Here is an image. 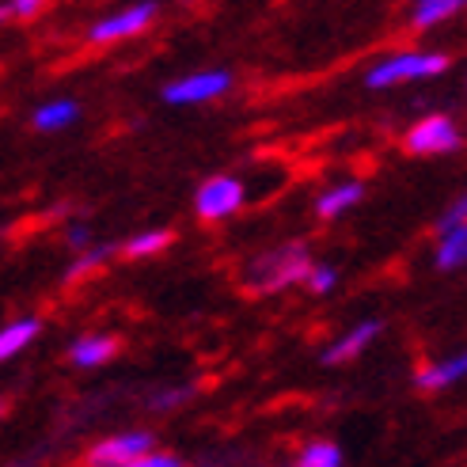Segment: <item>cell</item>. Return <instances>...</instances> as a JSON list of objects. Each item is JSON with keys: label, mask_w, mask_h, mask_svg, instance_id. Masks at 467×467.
Returning a JSON list of instances; mask_svg holds the SVG:
<instances>
[{"label": "cell", "mask_w": 467, "mask_h": 467, "mask_svg": "<svg viewBox=\"0 0 467 467\" xmlns=\"http://www.w3.org/2000/svg\"><path fill=\"white\" fill-rule=\"evenodd\" d=\"M312 270V259H308V247L305 244H289V247H277V251H266L259 259L251 263L247 270V289L251 293H277L285 285H300Z\"/></svg>", "instance_id": "6da1fadb"}, {"label": "cell", "mask_w": 467, "mask_h": 467, "mask_svg": "<svg viewBox=\"0 0 467 467\" xmlns=\"http://www.w3.org/2000/svg\"><path fill=\"white\" fill-rule=\"evenodd\" d=\"M449 68L445 54H391L384 61L372 65L368 73V88H391V84H407V80H426V77H441Z\"/></svg>", "instance_id": "7a4b0ae2"}, {"label": "cell", "mask_w": 467, "mask_h": 467, "mask_svg": "<svg viewBox=\"0 0 467 467\" xmlns=\"http://www.w3.org/2000/svg\"><path fill=\"white\" fill-rule=\"evenodd\" d=\"M460 141L463 137L449 114H430V119L414 122L407 130V152L414 156H445V152H456Z\"/></svg>", "instance_id": "3957f363"}, {"label": "cell", "mask_w": 467, "mask_h": 467, "mask_svg": "<svg viewBox=\"0 0 467 467\" xmlns=\"http://www.w3.org/2000/svg\"><path fill=\"white\" fill-rule=\"evenodd\" d=\"M244 182L240 179H232V175H213V179H205L198 186V194H194V209H198V217L202 221H224L232 217L236 209L244 205Z\"/></svg>", "instance_id": "277c9868"}, {"label": "cell", "mask_w": 467, "mask_h": 467, "mask_svg": "<svg viewBox=\"0 0 467 467\" xmlns=\"http://www.w3.org/2000/svg\"><path fill=\"white\" fill-rule=\"evenodd\" d=\"M228 88H232V73H224V68H202V73L171 80L163 88V99L175 107H191V103H209V99L224 96Z\"/></svg>", "instance_id": "5b68a950"}, {"label": "cell", "mask_w": 467, "mask_h": 467, "mask_svg": "<svg viewBox=\"0 0 467 467\" xmlns=\"http://www.w3.org/2000/svg\"><path fill=\"white\" fill-rule=\"evenodd\" d=\"M152 452V433H119V437H103L99 445H91L84 456V467H126L133 460H141Z\"/></svg>", "instance_id": "8992f818"}, {"label": "cell", "mask_w": 467, "mask_h": 467, "mask_svg": "<svg viewBox=\"0 0 467 467\" xmlns=\"http://www.w3.org/2000/svg\"><path fill=\"white\" fill-rule=\"evenodd\" d=\"M152 19H156V5H133V8H126V12H114V16L99 19L96 27L88 31V42H96V46H110V42L133 38V35H141Z\"/></svg>", "instance_id": "52a82bcc"}, {"label": "cell", "mask_w": 467, "mask_h": 467, "mask_svg": "<svg viewBox=\"0 0 467 467\" xmlns=\"http://www.w3.org/2000/svg\"><path fill=\"white\" fill-rule=\"evenodd\" d=\"M377 335H380V323H377V319H365V323H358L349 335H342L335 346H327V349H323V365H342V361H354V358H358L361 349H365L372 338H377Z\"/></svg>", "instance_id": "ba28073f"}, {"label": "cell", "mask_w": 467, "mask_h": 467, "mask_svg": "<svg viewBox=\"0 0 467 467\" xmlns=\"http://www.w3.org/2000/svg\"><path fill=\"white\" fill-rule=\"evenodd\" d=\"M467 377V354H456L449 361H437V365H426L418 368V388L422 391H441V388H452Z\"/></svg>", "instance_id": "9c48e42d"}, {"label": "cell", "mask_w": 467, "mask_h": 467, "mask_svg": "<svg viewBox=\"0 0 467 467\" xmlns=\"http://www.w3.org/2000/svg\"><path fill=\"white\" fill-rule=\"evenodd\" d=\"M114 354H119V338H110V335H88V338H77L73 349H68V358H73V365H80V368L107 365Z\"/></svg>", "instance_id": "30bf717a"}, {"label": "cell", "mask_w": 467, "mask_h": 467, "mask_svg": "<svg viewBox=\"0 0 467 467\" xmlns=\"http://www.w3.org/2000/svg\"><path fill=\"white\" fill-rule=\"evenodd\" d=\"M361 194H365V186H361V182H342V186H331L327 194H319V198H316V213H319L323 221H335L338 213H346L349 205H358V202H361Z\"/></svg>", "instance_id": "8fae6325"}, {"label": "cell", "mask_w": 467, "mask_h": 467, "mask_svg": "<svg viewBox=\"0 0 467 467\" xmlns=\"http://www.w3.org/2000/svg\"><path fill=\"white\" fill-rule=\"evenodd\" d=\"M433 263H437V270H460V266H467V224H460V228H452V232L441 236Z\"/></svg>", "instance_id": "7c38bea8"}, {"label": "cell", "mask_w": 467, "mask_h": 467, "mask_svg": "<svg viewBox=\"0 0 467 467\" xmlns=\"http://www.w3.org/2000/svg\"><path fill=\"white\" fill-rule=\"evenodd\" d=\"M77 114H80V107H77L73 99L42 103V107L35 110V130H42V133H57V130H65V126H73V122H77Z\"/></svg>", "instance_id": "4fadbf2b"}, {"label": "cell", "mask_w": 467, "mask_h": 467, "mask_svg": "<svg viewBox=\"0 0 467 467\" xmlns=\"http://www.w3.org/2000/svg\"><path fill=\"white\" fill-rule=\"evenodd\" d=\"M35 335H38V319H16V323H8L5 331H0V361L23 354V349L35 342Z\"/></svg>", "instance_id": "5bb4252c"}, {"label": "cell", "mask_w": 467, "mask_h": 467, "mask_svg": "<svg viewBox=\"0 0 467 467\" xmlns=\"http://www.w3.org/2000/svg\"><path fill=\"white\" fill-rule=\"evenodd\" d=\"M171 244V232H163V228H152V232H141V236H133L126 240V259H149V254H160L163 247Z\"/></svg>", "instance_id": "9a60e30c"}, {"label": "cell", "mask_w": 467, "mask_h": 467, "mask_svg": "<svg viewBox=\"0 0 467 467\" xmlns=\"http://www.w3.org/2000/svg\"><path fill=\"white\" fill-rule=\"evenodd\" d=\"M460 12V0H426V5L414 8V27H433L441 19H452Z\"/></svg>", "instance_id": "2e32d148"}, {"label": "cell", "mask_w": 467, "mask_h": 467, "mask_svg": "<svg viewBox=\"0 0 467 467\" xmlns=\"http://www.w3.org/2000/svg\"><path fill=\"white\" fill-rule=\"evenodd\" d=\"M296 467H342V452H338V445H331V441H316V445H308L300 452Z\"/></svg>", "instance_id": "e0dca14e"}, {"label": "cell", "mask_w": 467, "mask_h": 467, "mask_svg": "<svg viewBox=\"0 0 467 467\" xmlns=\"http://www.w3.org/2000/svg\"><path fill=\"white\" fill-rule=\"evenodd\" d=\"M107 259H110V247H91V251H84V254H80V259H77L73 266H68V270H65V282H68V285H73V282H80V277H84V274H91V270H96V266H103Z\"/></svg>", "instance_id": "ac0fdd59"}, {"label": "cell", "mask_w": 467, "mask_h": 467, "mask_svg": "<svg viewBox=\"0 0 467 467\" xmlns=\"http://www.w3.org/2000/svg\"><path fill=\"white\" fill-rule=\"evenodd\" d=\"M335 282H338L335 266H312V270H308V277H305L308 293H316V296H327V293L335 289Z\"/></svg>", "instance_id": "d6986e66"}, {"label": "cell", "mask_w": 467, "mask_h": 467, "mask_svg": "<svg viewBox=\"0 0 467 467\" xmlns=\"http://www.w3.org/2000/svg\"><path fill=\"white\" fill-rule=\"evenodd\" d=\"M460 224H467V194L463 198H456L445 213H441V221H437V232L445 236V232H452V228H460Z\"/></svg>", "instance_id": "ffe728a7"}, {"label": "cell", "mask_w": 467, "mask_h": 467, "mask_svg": "<svg viewBox=\"0 0 467 467\" xmlns=\"http://www.w3.org/2000/svg\"><path fill=\"white\" fill-rule=\"evenodd\" d=\"M186 400H191V388H168V391H156L152 395V407L156 410H171V407H179Z\"/></svg>", "instance_id": "44dd1931"}, {"label": "cell", "mask_w": 467, "mask_h": 467, "mask_svg": "<svg viewBox=\"0 0 467 467\" xmlns=\"http://www.w3.org/2000/svg\"><path fill=\"white\" fill-rule=\"evenodd\" d=\"M126 467H182L171 452H149V456H141V460H133V463H126Z\"/></svg>", "instance_id": "7402d4cb"}, {"label": "cell", "mask_w": 467, "mask_h": 467, "mask_svg": "<svg viewBox=\"0 0 467 467\" xmlns=\"http://www.w3.org/2000/svg\"><path fill=\"white\" fill-rule=\"evenodd\" d=\"M38 12H42V5H38V0H19V5L5 8V16H16V19H35Z\"/></svg>", "instance_id": "603a6c76"}, {"label": "cell", "mask_w": 467, "mask_h": 467, "mask_svg": "<svg viewBox=\"0 0 467 467\" xmlns=\"http://www.w3.org/2000/svg\"><path fill=\"white\" fill-rule=\"evenodd\" d=\"M65 240H68V247H84V244H88V228H84V224H73Z\"/></svg>", "instance_id": "cb8c5ba5"}, {"label": "cell", "mask_w": 467, "mask_h": 467, "mask_svg": "<svg viewBox=\"0 0 467 467\" xmlns=\"http://www.w3.org/2000/svg\"><path fill=\"white\" fill-rule=\"evenodd\" d=\"M0 414H5V400H0Z\"/></svg>", "instance_id": "d4e9b609"}, {"label": "cell", "mask_w": 467, "mask_h": 467, "mask_svg": "<svg viewBox=\"0 0 467 467\" xmlns=\"http://www.w3.org/2000/svg\"><path fill=\"white\" fill-rule=\"evenodd\" d=\"M0 19H5V8H0Z\"/></svg>", "instance_id": "484cf974"}]
</instances>
